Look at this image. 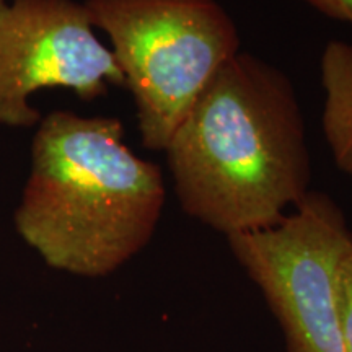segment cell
Segmentation results:
<instances>
[{
	"label": "cell",
	"mask_w": 352,
	"mask_h": 352,
	"mask_svg": "<svg viewBox=\"0 0 352 352\" xmlns=\"http://www.w3.org/2000/svg\"><path fill=\"white\" fill-rule=\"evenodd\" d=\"M165 153L182 209L226 236L274 227L310 186L296 88L248 52L215 74Z\"/></svg>",
	"instance_id": "obj_1"
},
{
	"label": "cell",
	"mask_w": 352,
	"mask_h": 352,
	"mask_svg": "<svg viewBox=\"0 0 352 352\" xmlns=\"http://www.w3.org/2000/svg\"><path fill=\"white\" fill-rule=\"evenodd\" d=\"M165 196L162 170L127 147L120 120L52 111L34 134L15 226L47 266L103 277L148 245Z\"/></svg>",
	"instance_id": "obj_2"
},
{
	"label": "cell",
	"mask_w": 352,
	"mask_h": 352,
	"mask_svg": "<svg viewBox=\"0 0 352 352\" xmlns=\"http://www.w3.org/2000/svg\"><path fill=\"white\" fill-rule=\"evenodd\" d=\"M134 98L144 147L165 152L215 74L240 52L217 0H85Z\"/></svg>",
	"instance_id": "obj_3"
},
{
	"label": "cell",
	"mask_w": 352,
	"mask_h": 352,
	"mask_svg": "<svg viewBox=\"0 0 352 352\" xmlns=\"http://www.w3.org/2000/svg\"><path fill=\"white\" fill-rule=\"evenodd\" d=\"M227 240L280 323L285 352H344L336 277L352 232L331 197L308 191L274 227Z\"/></svg>",
	"instance_id": "obj_4"
},
{
	"label": "cell",
	"mask_w": 352,
	"mask_h": 352,
	"mask_svg": "<svg viewBox=\"0 0 352 352\" xmlns=\"http://www.w3.org/2000/svg\"><path fill=\"white\" fill-rule=\"evenodd\" d=\"M126 87L111 50L96 38L76 0H0V124L32 127L43 120L30 96L69 88L82 100Z\"/></svg>",
	"instance_id": "obj_5"
},
{
	"label": "cell",
	"mask_w": 352,
	"mask_h": 352,
	"mask_svg": "<svg viewBox=\"0 0 352 352\" xmlns=\"http://www.w3.org/2000/svg\"><path fill=\"white\" fill-rule=\"evenodd\" d=\"M323 131L334 162L352 176V44L329 41L321 56Z\"/></svg>",
	"instance_id": "obj_6"
},
{
	"label": "cell",
	"mask_w": 352,
	"mask_h": 352,
	"mask_svg": "<svg viewBox=\"0 0 352 352\" xmlns=\"http://www.w3.org/2000/svg\"><path fill=\"white\" fill-rule=\"evenodd\" d=\"M336 302L344 352H352V252L347 253L338 267Z\"/></svg>",
	"instance_id": "obj_7"
},
{
	"label": "cell",
	"mask_w": 352,
	"mask_h": 352,
	"mask_svg": "<svg viewBox=\"0 0 352 352\" xmlns=\"http://www.w3.org/2000/svg\"><path fill=\"white\" fill-rule=\"evenodd\" d=\"M307 2L327 16L352 25V0H307Z\"/></svg>",
	"instance_id": "obj_8"
}]
</instances>
